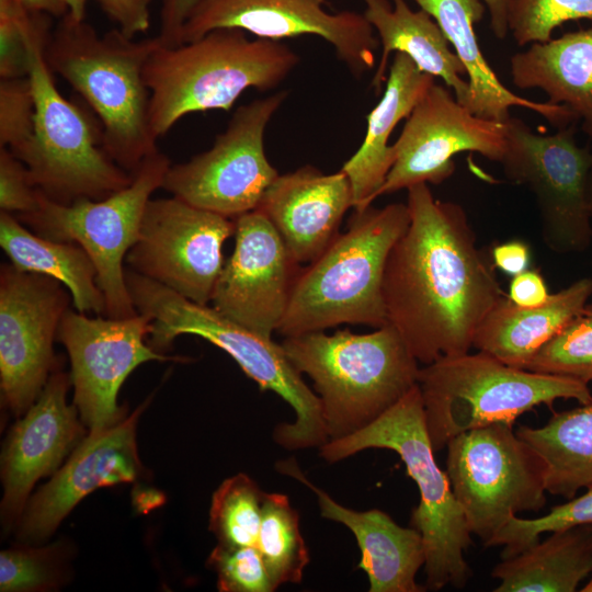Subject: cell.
<instances>
[{"instance_id": "32", "label": "cell", "mask_w": 592, "mask_h": 592, "mask_svg": "<svg viewBox=\"0 0 592 592\" xmlns=\"http://www.w3.org/2000/svg\"><path fill=\"white\" fill-rule=\"evenodd\" d=\"M255 546L277 588L301 582L309 553L300 533L298 512L286 494L265 492Z\"/></svg>"}, {"instance_id": "26", "label": "cell", "mask_w": 592, "mask_h": 592, "mask_svg": "<svg viewBox=\"0 0 592 592\" xmlns=\"http://www.w3.org/2000/svg\"><path fill=\"white\" fill-rule=\"evenodd\" d=\"M364 16L377 32L382 55L372 79L378 93L386 81L388 59L394 53L411 58L418 68L441 78L456 100L467 105L469 82L466 69L435 20L424 10L413 11L406 0H362Z\"/></svg>"}, {"instance_id": "9", "label": "cell", "mask_w": 592, "mask_h": 592, "mask_svg": "<svg viewBox=\"0 0 592 592\" xmlns=\"http://www.w3.org/2000/svg\"><path fill=\"white\" fill-rule=\"evenodd\" d=\"M52 18L46 15L31 37L29 78L35 96L34 129L16 157L49 200L61 204L102 200L129 185L133 173L107 156L99 128L57 89L45 59Z\"/></svg>"}, {"instance_id": "5", "label": "cell", "mask_w": 592, "mask_h": 592, "mask_svg": "<svg viewBox=\"0 0 592 592\" xmlns=\"http://www.w3.org/2000/svg\"><path fill=\"white\" fill-rule=\"evenodd\" d=\"M409 223V209L402 203L354 210L348 230L299 270L277 332L292 337L341 323L387 325L385 267Z\"/></svg>"}, {"instance_id": "24", "label": "cell", "mask_w": 592, "mask_h": 592, "mask_svg": "<svg viewBox=\"0 0 592 592\" xmlns=\"http://www.w3.org/2000/svg\"><path fill=\"white\" fill-rule=\"evenodd\" d=\"M441 27L455 54L463 62L469 82L466 107L474 114L497 122H506L512 106L542 115L558 128L571 125L577 115L566 105L534 102L509 90L485 59L475 32L486 7L481 0H412Z\"/></svg>"}, {"instance_id": "50", "label": "cell", "mask_w": 592, "mask_h": 592, "mask_svg": "<svg viewBox=\"0 0 592 592\" xmlns=\"http://www.w3.org/2000/svg\"><path fill=\"white\" fill-rule=\"evenodd\" d=\"M581 592H592V574L589 582L580 590Z\"/></svg>"}, {"instance_id": "40", "label": "cell", "mask_w": 592, "mask_h": 592, "mask_svg": "<svg viewBox=\"0 0 592 592\" xmlns=\"http://www.w3.org/2000/svg\"><path fill=\"white\" fill-rule=\"evenodd\" d=\"M35 96L29 77L0 80V147L19 156L32 138Z\"/></svg>"}, {"instance_id": "31", "label": "cell", "mask_w": 592, "mask_h": 592, "mask_svg": "<svg viewBox=\"0 0 592 592\" xmlns=\"http://www.w3.org/2000/svg\"><path fill=\"white\" fill-rule=\"evenodd\" d=\"M516 434L546 465V491L570 500L592 487V400L554 412L539 428L520 425Z\"/></svg>"}, {"instance_id": "16", "label": "cell", "mask_w": 592, "mask_h": 592, "mask_svg": "<svg viewBox=\"0 0 592 592\" xmlns=\"http://www.w3.org/2000/svg\"><path fill=\"white\" fill-rule=\"evenodd\" d=\"M150 331V318L139 312L125 319L91 318L70 308L65 312L57 339L70 358L73 403L90 431L124 419L117 395L136 367L150 361L182 360L155 351L147 342Z\"/></svg>"}, {"instance_id": "39", "label": "cell", "mask_w": 592, "mask_h": 592, "mask_svg": "<svg viewBox=\"0 0 592 592\" xmlns=\"http://www.w3.org/2000/svg\"><path fill=\"white\" fill-rule=\"evenodd\" d=\"M46 14L18 0H0L1 79L29 77L31 37Z\"/></svg>"}, {"instance_id": "8", "label": "cell", "mask_w": 592, "mask_h": 592, "mask_svg": "<svg viewBox=\"0 0 592 592\" xmlns=\"http://www.w3.org/2000/svg\"><path fill=\"white\" fill-rule=\"evenodd\" d=\"M418 385L435 452L460 433L514 423L537 406L553 408L557 399L592 400L582 380L513 367L481 351L443 356L420 367Z\"/></svg>"}, {"instance_id": "7", "label": "cell", "mask_w": 592, "mask_h": 592, "mask_svg": "<svg viewBox=\"0 0 592 592\" xmlns=\"http://www.w3.org/2000/svg\"><path fill=\"white\" fill-rule=\"evenodd\" d=\"M368 448L396 452L418 486L420 501L411 512L410 524L424 542L426 590L464 588L471 576L464 557L473 543L471 533L448 475L435 460L418 384L368 426L328 441L319 447V455L335 463Z\"/></svg>"}, {"instance_id": "34", "label": "cell", "mask_w": 592, "mask_h": 592, "mask_svg": "<svg viewBox=\"0 0 592 592\" xmlns=\"http://www.w3.org/2000/svg\"><path fill=\"white\" fill-rule=\"evenodd\" d=\"M525 369L592 382V304L546 342Z\"/></svg>"}, {"instance_id": "18", "label": "cell", "mask_w": 592, "mask_h": 592, "mask_svg": "<svg viewBox=\"0 0 592 592\" xmlns=\"http://www.w3.org/2000/svg\"><path fill=\"white\" fill-rule=\"evenodd\" d=\"M392 146L395 161L375 200L419 183H443L455 171L453 157L464 151L500 163L506 127L505 122L474 114L448 88L434 82L407 116Z\"/></svg>"}, {"instance_id": "4", "label": "cell", "mask_w": 592, "mask_h": 592, "mask_svg": "<svg viewBox=\"0 0 592 592\" xmlns=\"http://www.w3.org/2000/svg\"><path fill=\"white\" fill-rule=\"evenodd\" d=\"M126 285L137 312L151 320L148 344L167 351L177 337L194 334L229 354L261 390H272L294 410L292 423H280L274 441L285 449L319 448L328 442L319 397L301 377L282 344L228 319L209 305L196 304L130 269Z\"/></svg>"}, {"instance_id": "19", "label": "cell", "mask_w": 592, "mask_h": 592, "mask_svg": "<svg viewBox=\"0 0 592 592\" xmlns=\"http://www.w3.org/2000/svg\"><path fill=\"white\" fill-rule=\"evenodd\" d=\"M235 249L210 304L234 322L266 338L287 310L299 267L271 221L258 209L235 218Z\"/></svg>"}, {"instance_id": "46", "label": "cell", "mask_w": 592, "mask_h": 592, "mask_svg": "<svg viewBox=\"0 0 592 592\" xmlns=\"http://www.w3.org/2000/svg\"><path fill=\"white\" fill-rule=\"evenodd\" d=\"M488 10L490 27L499 39L505 38L509 30L508 11L510 0H481Z\"/></svg>"}, {"instance_id": "48", "label": "cell", "mask_w": 592, "mask_h": 592, "mask_svg": "<svg viewBox=\"0 0 592 592\" xmlns=\"http://www.w3.org/2000/svg\"><path fill=\"white\" fill-rule=\"evenodd\" d=\"M75 20H86L88 0H60Z\"/></svg>"}, {"instance_id": "44", "label": "cell", "mask_w": 592, "mask_h": 592, "mask_svg": "<svg viewBox=\"0 0 592 592\" xmlns=\"http://www.w3.org/2000/svg\"><path fill=\"white\" fill-rule=\"evenodd\" d=\"M201 0H160L158 36L164 46L180 45V35L187 18Z\"/></svg>"}, {"instance_id": "1", "label": "cell", "mask_w": 592, "mask_h": 592, "mask_svg": "<svg viewBox=\"0 0 592 592\" xmlns=\"http://www.w3.org/2000/svg\"><path fill=\"white\" fill-rule=\"evenodd\" d=\"M407 191L410 223L387 259L383 296L388 323L428 365L469 352L505 294L463 206L435 198L426 183Z\"/></svg>"}, {"instance_id": "33", "label": "cell", "mask_w": 592, "mask_h": 592, "mask_svg": "<svg viewBox=\"0 0 592 592\" xmlns=\"http://www.w3.org/2000/svg\"><path fill=\"white\" fill-rule=\"evenodd\" d=\"M265 492L246 474L225 479L214 491L209 531L218 544L255 546Z\"/></svg>"}, {"instance_id": "10", "label": "cell", "mask_w": 592, "mask_h": 592, "mask_svg": "<svg viewBox=\"0 0 592 592\" xmlns=\"http://www.w3.org/2000/svg\"><path fill=\"white\" fill-rule=\"evenodd\" d=\"M170 166L169 158L158 150L133 172L129 185L105 198L61 204L39 191L36 209L14 215L36 235L77 243L89 254L109 318L125 319L138 314L126 285L123 262L138 239L147 203L161 189Z\"/></svg>"}, {"instance_id": "15", "label": "cell", "mask_w": 592, "mask_h": 592, "mask_svg": "<svg viewBox=\"0 0 592 592\" xmlns=\"http://www.w3.org/2000/svg\"><path fill=\"white\" fill-rule=\"evenodd\" d=\"M70 295L56 278L1 264V402L15 415L29 410L56 369L53 343Z\"/></svg>"}, {"instance_id": "29", "label": "cell", "mask_w": 592, "mask_h": 592, "mask_svg": "<svg viewBox=\"0 0 592 592\" xmlns=\"http://www.w3.org/2000/svg\"><path fill=\"white\" fill-rule=\"evenodd\" d=\"M591 574L592 524L554 531L491 571L494 592H573Z\"/></svg>"}, {"instance_id": "21", "label": "cell", "mask_w": 592, "mask_h": 592, "mask_svg": "<svg viewBox=\"0 0 592 592\" xmlns=\"http://www.w3.org/2000/svg\"><path fill=\"white\" fill-rule=\"evenodd\" d=\"M71 384L70 374L56 368L5 440L0 506L4 527L20 521L36 481L56 473L86 436L77 407L67 402Z\"/></svg>"}, {"instance_id": "45", "label": "cell", "mask_w": 592, "mask_h": 592, "mask_svg": "<svg viewBox=\"0 0 592 592\" xmlns=\"http://www.w3.org/2000/svg\"><path fill=\"white\" fill-rule=\"evenodd\" d=\"M490 258L496 269L513 277L530 269L531 249L523 240H508L494 244Z\"/></svg>"}, {"instance_id": "2", "label": "cell", "mask_w": 592, "mask_h": 592, "mask_svg": "<svg viewBox=\"0 0 592 592\" xmlns=\"http://www.w3.org/2000/svg\"><path fill=\"white\" fill-rule=\"evenodd\" d=\"M161 44L158 35L136 39L118 29L99 35L86 20L66 13L45 49L52 72L67 81L98 116L107 156L129 173L158 151L144 67Z\"/></svg>"}, {"instance_id": "30", "label": "cell", "mask_w": 592, "mask_h": 592, "mask_svg": "<svg viewBox=\"0 0 592 592\" xmlns=\"http://www.w3.org/2000/svg\"><path fill=\"white\" fill-rule=\"evenodd\" d=\"M0 246L16 269L61 282L69 289L77 311L105 316V299L96 283V269L79 244L38 236L13 214L1 210Z\"/></svg>"}, {"instance_id": "35", "label": "cell", "mask_w": 592, "mask_h": 592, "mask_svg": "<svg viewBox=\"0 0 592 592\" xmlns=\"http://www.w3.org/2000/svg\"><path fill=\"white\" fill-rule=\"evenodd\" d=\"M592 524V487L578 497L534 519L512 516L489 547L503 546L501 558L515 556L539 542V535L567 527Z\"/></svg>"}, {"instance_id": "43", "label": "cell", "mask_w": 592, "mask_h": 592, "mask_svg": "<svg viewBox=\"0 0 592 592\" xmlns=\"http://www.w3.org/2000/svg\"><path fill=\"white\" fill-rule=\"evenodd\" d=\"M508 297L520 307H536L546 303L550 294L542 272L530 267L513 276Z\"/></svg>"}, {"instance_id": "25", "label": "cell", "mask_w": 592, "mask_h": 592, "mask_svg": "<svg viewBox=\"0 0 592 592\" xmlns=\"http://www.w3.org/2000/svg\"><path fill=\"white\" fill-rule=\"evenodd\" d=\"M434 82L435 78L420 70L407 55L394 54L383 96L367 115L364 139L341 168L352 186L354 210H362L375 201L395 161L389 137Z\"/></svg>"}, {"instance_id": "3", "label": "cell", "mask_w": 592, "mask_h": 592, "mask_svg": "<svg viewBox=\"0 0 592 592\" xmlns=\"http://www.w3.org/2000/svg\"><path fill=\"white\" fill-rule=\"evenodd\" d=\"M239 29L214 30L174 47L161 44L148 57L149 119L158 139L183 116L229 111L248 89H275L299 64L281 41L250 39Z\"/></svg>"}, {"instance_id": "20", "label": "cell", "mask_w": 592, "mask_h": 592, "mask_svg": "<svg viewBox=\"0 0 592 592\" xmlns=\"http://www.w3.org/2000/svg\"><path fill=\"white\" fill-rule=\"evenodd\" d=\"M149 399L117 423L88 435L27 502L18 537L39 542L49 537L69 512L99 488L135 481L141 473L136 426Z\"/></svg>"}, {"instance_id": "42", "label": "cell", "mask_w": 592, "mask_h": 592, "mask_svg": "<svg viewBox=\"0 0 592 592\" xmlns=\"http://www.w3.org/2000/svg\"><path fill=\"white\" fill-rule=\"evenodd\" d=\"M104 14L126 36L135 38L150 27L151 0H95Z\"/></svg>"}, {"instance_id": "11", "label": "cell", "mask_w": 592, "mask_h": 592, "mask_svg": "<svg viewBox=\"0 0 592 592\" xmlns=\"http://www.w3.org/2000/svg\"><path fill=\"white\" fill-rule=\"evenodd\" d=\"M446 473L471 535L485 546L520 512L546 504V465L513 430L498 422L460 433L446 444Z\"/></svg>"}, {"instance_id": "47", "label": "cell", "mask_w": 592, "mask_h": 592, "mask_svg": "<svg viewBox=\"0 0 592 592\" xmlns=\"http://www.w3.org/2000/svg\"><path fill=\"white\" fill-rule=\"evenodd\" d=\"M30 10L49 14L53 18H61L67 9L60 0H18Z\"/></svg>"}, {"instance_id": "13", "label": "cell", "mask_w": 592, "mask_h": 592, "mask_svg": "<svg viewBox=\"0 0 592 592\" xmlns=\"http://www.w3.org/2000/svg\"><path fill=\"white\" fill-rule=\"evenodd\" d=\"M287 95L281 90L239 106L208 150L169 167L161 189L231 219L257 209L280 174L266 158L264 134Z\"/></svg>"}, {"instance_id": "14", "label": "cell", "mask_w": 592, "mask_h": 592, "mask_svg": "<svg viewBox=\"0 0 592 592\" xmlns=\"http://www.w3.org/2000/svg\"><path fill=\"white\" fill-rule=\"evenodd\" d=\"M235 229V219L175 196L150 198L125 260L134 272L209 305L225 263L223 246Z\"/></svg>"}, {"instance_id": "22", "label": "cell", "mask_w": 592, "mask_h": 592, "mask_svg": "<svg viewBox=\"0 0 592 592\" xmlns=\"http://www.w3.org/2000/svg\"><path fill=\"white\" fill-rule=\"evenodd\" d=\"M353 192L342 171L326 174L312 166L278 174L257 209L273 225L291 258L315 261L339 235Z\"/></svg>"}, {"instance_id": "23", "label": "cell", "mask_w": 592, "mask_h": 592, "mask_svg": "<svg viewBox=\"0 0 592 592\" xmlns=\"http://www.w3.org/2000/svg\"><path fill=\"white\" fill-rule=\"evenodd\" d=\"M276 469L314 491L323 519L341 523L353 533L361 550L357 567L367 574L369 592L426 590L415 581L425 563V547L414 527L400 526L378 509L355 511L343 506L308 480L294 459L278 462Z\"/></svg>"}, {"instance_id": "36", "label": "cell", "mask_w": 592, "mask_h": 592, "mask_svg": "<svg viewBox=\"0 0 592 592\" xmlns=\"http://www.w3.org/2000/svg\"><path fill=\"white\" fill-rule=\"evenodd\" d=\"M592 20V0H510L509 30L524 46L551 38L556 27L568 21Z\"/></svg>"}, {"instance_id": "38", "label": "cell", "mask_w": 592, "mask_h": 592, "mask_svg": "<svg viewBox=\"0 0 592 592\" xmlns=\"http://www.w3.org/2000/svg\"><path fill=\"white\" fill-rule=\"evenodd\" d=\"M221 592H273L276 589L257 546L217 544L207 558Z\"/></svg>"}, {"instance_id": "37", "label": "cell", "mask_w": 592, "mask_h": 592, "mask_svg": "<svg viewBox=\"0 0 592 592\" xmlns=\"http://www.w3.org/2000/svg\"><path fill=\"white\" fill-rule=\"evenodd\" d=\"M57 546H18L0 554V591L33 592L56 588L62 580Z\"/></svg>"}, {"instance_id": "6", "label": "cell", "mask_w": 592, "mask_h": 592, "mask_svg": "<svg viewBox=\"0 0 592 592\" xmlns=\"http://www.w3.org/2000/svg\"><path fill=\"white\" fill-rule=\"evenodd\" d=\"M281 344L314 383L328 441L368 426L418 384L419 362L390 323L364 334L307 332Z\"/></svg>"}, {"instance_id": "12", "label": "cell", "mask_w": 592, "mask_h": 592, "mask_svg": "<svg viewBox=\"0 0 592 592\" xmlns=\"http://www.w3.org/2000/svg\"><path fill=\"white\" fill-rule=\"evenodd\" d=\"M505 127L503 174L534 194L545 244L558 254L585 251L592 243L585 200L590 148L577 144L572 124L546 135L510 116Z\"/></svg>"}, {"instance_id": "41", "label": "cell", "mask_w": 592, "mask_h": 592, "mask_svg": "<svg viewBox=\"0 0 592 592\" xmlns=\"http://www.w3.org/2000/svg\"><path fill=\"white\" fill-rule=\"evenodd\" d=\"M39 190L27 167L10 149L0 147V208L21 215L36 209Z\"/></svg>"}, {"instance_id": "49", "label": "cell", "mask_w": 592, "mask_h": 592, "mask_svg": "<svg viewBox=\"0 0 592 592\" xmlns=\"http://www.w3.org/2000/svg\"><path fill=\"white\" fill-rule=\"evenodd\" d=\"M585 200H587L590 216L592 218V159L589 164L587 177H585Z\"/></svg>"}, {"instance_id": "27", "label": "cell", "mask_w": 592, "mask_h": 592, "mask_svg": "<svg viewBox=\"0 0 592 592\" xmlns=\"http://www.w3.org/2000/svg\"><path fill=\"white\" fill-rule=\"evenodd\" d=\"M591 296V277L574 281L536 307H520L504 295L479 326L473 348L525 369L534 354L582 311Z\"/></svg>"}, {"instance_id": "17", "label": "cell", "mask_w": 592, "mask_h": 592, "mask_svg": "<svg viewBox=\"0 0 592 592\" xmlns=\"http://www.w3.org/2000/svg\"><path fill=\"white\" fill-rule=\"evenodd\" d=\"M325 0H201L180 45L218 29H239L271 41L316 35L328 42L356 78L374 68L379 39L363 13L323 9Z\"/></svg>"}, {"instance_id": "28", "label": "cell", "mask_w": 592, "mask_h": 592, "mask_svg": "<svg viewBox=\"0 0 592 592\" xmlns=\"http://www.w3.org/2000/svg\"><path fill=\"white\" fill-rule=\"evenodd\" d=\"M519 89H539L547 102L566 105L592 135V29L566 33L531 46L510 59Z\"/></svg>"}]
</instances>
